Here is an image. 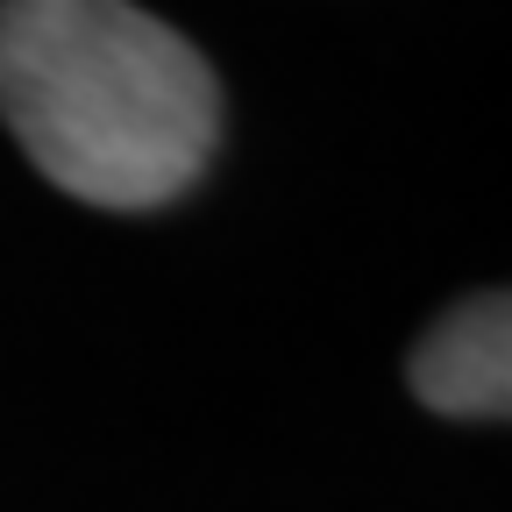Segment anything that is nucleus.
Wrapping results in <instances>:
<instances>
[{
    "instance_id": "f03ea898",
    "label": "nucleus",
    "mask_w": 512,
    "mask_h": 512,
    "mask_svg": "<svg viewBox=\"0 0 512 512\" xmlns=\"http://www.w3.org/2000/svg\"><path fill=\"white\" fill-rule=\"evenodd\" d=\"M406 384L427 413L512 420V285L456 299L406 356Z\"/></svg>"
},
{
    "instance_id": "f257e3e1",
    "label": "nucleus",
    "mask_w": 512,
    "mask_h": 512,
    "mask_svg": "<svg viewBox=\"0 0 512 512\" xmlns=\"http://www.w3.org/2000/svg\"><path fill=\"white\" fill-rule=\"evenodd\" d=\"M0 121L57 192L107 214H143L207 171L221 143V86L207 57L143 8L8 0Z\"/></svg>"
}]
</instances>
